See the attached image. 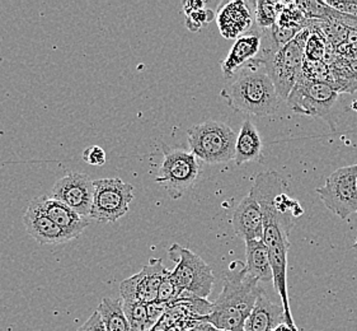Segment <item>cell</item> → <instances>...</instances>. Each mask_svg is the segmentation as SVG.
<instances>
[{"mask_svg":"<svg viewBox=\"0 0 357 331\" xmlns=\"http://www.w3.org/2000/svg\"><path fill=\"white\" fill-rule=\"evenodd\" d=\"M282 186V180L279 173L262 172L255 179L250 191L257 199L259 207L262 209L264 216V241L271 263L272 275H273V287L280 295L285 310L286 324L291 328H296L294 321L293 314L290 310V300L287 293V253L290 249L289 235L293 230V216H286L279 212L273 204V196L280 187Z\"/></svg>","mask_w":357,"mask_h":331,"instance_id":"cell-1","label":"cell"},{"mask_svg":"<svg viewBox=\"0 0 357 331\" xmlns=\"http://www.w3.org/2000/svg\"><path fill=\"white\" fill-rule=\"evenodd\" d=\"M261 290L259 281L248 273L245 264L231 263L230 272L224 278L222 290L213 303L211 314L201 317L200 321L220 330L244 331Z\"/></svg>","mask_w":357,"mask_h":331,"instance_id":"cell-2","label":"cell"},{"mask_svg":"<svg viewBox=\"0 0 357 331\" xmlns=\"http://www.w3.org/2000/svg\"><path fill=\"white\" fill-rule=\"evenodd\" d=\"M220 96L236 112L267 117L280 108V97L264 65L252 60L224 87Z\"/></svg>","mask_w":357,"mask_h":331,"instance_id":"cell-3","label":"cell"},{"mask_svg":"<svg viewBox=\"0 0 357 331\" xmlns=\"http://www.w3.org/2000/svg\"><path fill=\"white\" fill-rule=\"evenodd\" d=\"M190 151L208 165L224 163L236 157L238 135L229 125L208 120L187 131Z\"/></svg>","mask_w":357,"mask_h":331,"instance_id":"cell-4","label":"cell"},{"mask_svg":"<svg viewBox=\"0 0 357 331\" xmlns=\"http://www.w3.org/2000/svg\"><path fill=\"white\" fill-rule=\"evenodd\" d=\"M168 256L176 263L171 277L181 292V298L192 295L207 300L215 281L210 265L197 253L178 244H173L168 249Z\"/></svg>","mask_w":357,"mask_h":331,"instance_id":"cell-5","label":"cell"},{"mask_svg":"<svg viewBox=\"0 0 357 331\" xmlns=\"http://www.w3.org/2000/svg\"><path fill=\"white\" fill-rule=\"evenodd\" d=\"M312 29H301V34L287 43L284 49L264 63V69L271 78L280 98L287 100L294 87L303 75V66L305 61V45Z\"/></svg>","mask_w":357,"mask_h":331,"instance_id":"cell-6","label":"cell"},{"mask_svg":"<svg viewBox=\"0 0 357 331\" xmlns=\"http://www.w3.org/2000/svg\"><path fill=\"white\" fill-rule=\"evenodd\" d=\"M163 162L158 171L157 181L172 199L177 200L186 194L197 180L200 163L191 151L169 148L163 145Z\"/></svg>","mask_w":357,"mask_h":331,"instance_id":"cell-7","label":"cell"},{"mask_svg":"<svg viewBox=\"0 0 357 331\" xmlns=\"http://www.w3.org/2000/svg\"><path fill=\"white\" fill-rule=\"evenodd\" d=\"M340 94L331 84L307 80L301 75V80L287 97V106L299 115L321 117L335 129L332 110L336 105Z\"/></svg>","mask_w":357,"mask_h":331,"instance_id":"cell-8","label":"cell"},{"mask_svg":"<svg viewBox=\"0 0 357 331\" xmlns=\"http://www.w3.org/2000/svg\"><path fill=\"white\" fill-rule=\"evenodd\" d=\"M93 205L91 219L97 223H114L128 214L134 200V186L119 177L93 181Z\"/></svg>","mask_w":357,"mask_h":331,"instance_id":"cell-9","label":"cell"},{"mask_svg":"<svg viewBox=\"0 0 357 331\" xmlns=\"http://www.w3.org/2000/svg\"><path fill=\"white\" fill-rule=\"evenodd\" d=\"M321 202L333 214L347 219L357 213V163L331 173L324 186L317 189Z\"/></svg>","mask_w":357,"mask_h":331,"instance_id":"cell-10","label":"cell"},{"mask_svg":"<svg viewBox=\"0 0 357 331\" xmlns=\"http://www.w3.org/2000/svg\"><path fill=\"white\" fill-rule=\"evenodd\" d=\"M167 267L162 259H151L142 272L130 277L120 284L122 302H157L159 287L163 281Z\"/></svg>","mask_w":357,"mask_h":331,"instance_id":"cell-11","label":"cell"},{"mask_svg":"<svg viewBox=\"0 0 357 331\" xmlns=\"http://www.w3.org/2000/svg\"><path fill=\"white\" fill-rule=\"evenodd\" d=\"M49 195L59 202L64 203L79 216L91 219L93 205V181L84 173H68L55 182Z\"/></svg>","mask_w":357,"mask_h":331,"instance_id":"cell-12","label":"cell"},{"mask_svg":"<svg viewBox=\"0 0 357 331\" xmlns=\"http://www.w3.org/2000/svg\"><path fill=\"white\" fill-rule=\"evenodd\" d=\"M22 221L27 233L40 245H57L70 241L45 213L38 198L29 203Z\"/></svg>","mask_w":357,"mask_h":331,"instance_id":"cell-13","label":"cell"},{"mask_svg":"<svg viewBox=\"0 0 357 331\" xmlns=\"http://www.w3.org/2000/svg\"><path fill=\"white\" fill-rule=\"evenodd\" d=\"M231 226L234 233L244 242L264 240L262 209L252 191L239 203L231 218Z\"/></svg>","mask_w":357,"mask_h":331,"instance_id":"cell-14","label":"cell"},{"mask_svg":"<svg viewBox=\"0 0 357 331\" xmlns=\"http://www.w3.org/2000/svg\"><path fill=\"white\" fill-rule=\"evenodd\" d=\"M218 29L222 37L233 40L247 35L253 26V13L247 3L234 0L225 3L216 15Z\"/></svg>","mask_w":357,"mask_h":331,"instance_id":"cell-15","label":"cell"},{"mask_svg":"<svg viewBox=\"0 0 357 331\" xmlns=\"http://www.w3.org/2000/svg\"><path fill=\"white\" fill-rule=\"evenodd\" d=\"M282 324H286L282 302H275L262 287L256 304L245 321L244 331H273Z\"/></svg>","mask_w":357,"mask_h":331,"instance_id":"cell-16","label":"cell"},{"mask_svg":"<svg viewBox=\"0 0 357 331\" xmlns=\"http://www.w3.org/2000/svg\"><path fill=\"white\" fill-rule=\"evenodd\" d=\"M38 200L41 203L45 213L50 216L51 221L64 232L69 240L78 237L91 224L92 219L79 216L77 212L65 205L64 203L51 198L50 195L38 196Z\"/></svg>","mask_w":357,"mask_h":331,"instance_id":"cell-17","label":"cell"},{"mask_svg":"<svg viewBox=\"0 0 357 331\" xmlns=\"http://www.w3.org/2000/svg\"><path fill=\"white\" fill-rule=\"evenodd\" d=\"M261 50V29L259 34H247L236 38L228 57L220 63L222 74L227 80H231L241 68L248 64L257 57Z\"/></svg>","mask_w":357,"mask_h":331,"instance_id":"cell-18","label":"cell"},{"mask_svg":"<svg viewBox=\"0 0 357 331\" xmlns=\"http://www.w3.org/2000/svg\"><path fill=\"white\" fill-rule=\"evenodd\" d=\"M264 161V145L259 133L253 124L245 120L238 134L236 145L234 162L241 166L245 162H262Z\"/></svg>","mask_w":357,"mask_h":331,"instance_id":"cell-19","label":"cell"},{"mask_svg":"<svg viewBox=\"0 0 357 331\" xmlns=\"http://www.w3.org/2000/svg\"><path fill=\"white\" fill-rule=\"evenodd\" d=\"M245 267L248 273L259 281H273L268 249L264 240L245 242Z\"/></svg>","mask_w":357,"mask_h":331,"instance_id":"cell-20","label":"cell"},{"mask_svg":"<svg viewBox=\"0 0 357 331\" xmlns=\"http://www.w3.org/2000/svg\"><path fill=\"white\" fill-rule=\"evenodd\" d=\"M97 312L100 314L106 331H130L131 329L129 320L122 307L121 298H103Z\"/></svg>","mask_w":357,"mask_h":331,"instance_id":"cell-21","label":"cell"},{"mask_svg":"<svg viewBox=\"0 0 357 331\" xmlns=\"http://www.w3.org/2000/svg\"><path fill=\"white\" fill-rule=\"evenodd\" d=\"M284 4L285 3L271 0H258L255 12V21L258 29H271L272 26H275L281 10L284 9Z\"/></svg>","mask_w":357,"mask_h":331,"instance_id":"cell-22","label":"cell"},{"mask_svg":"<svg viewBox=\"0 0 357 331\" xmlns=\"http://www.w3.org/2000/svg\"><path fill=\"white\" fill-rule=\"evenodd\" d=\"M202 3H195L190 1L185 4V12H186V26L192 32H196L201 29L204 23H208L213 20L214 13L211 10L202 9Z\"/></svg>","mask_w":357,"mask_h":331,"instance_id":"cell-23","label":"cell"},{"mask_svg":"<svg viewBox=\"0 0 357 331\" xmlns=\"http://www.w3.org/2000/svg\"><path fill=\"white\" fill-rule=\"evenodd\" d=\"M303 77H305L307 80L327 83L332 86L331 68L324 61H310L305 59L304 66H303Z\"/></svg>","mask_w":357,"mask_h":331,"instance_id":"cell-24","label":"cell"},{"mask_svg":"<svg viewBox=\"0 0 357 331\" xmlns=\"http://www.w3.org/2000/svg\"><path fill=\"white\" fill-rule=\"evenodd\" d=\"M179 298H181V292H179L177 286L174 284V281L172 279L171 272L167 269L165 277H163V281H162V284L159 287L157 302L171 304V303L178 301Z\"/></svg>","mask_w":357,"mask_h":331,"instance_id":"cell-25","label":"cell"},{"mask_svg":"<svg viewBox=\"0 0 357 331\" xmlns=\"http://www.w3.org/2000/svg\"><path fill=\"white\" fill-rule=\"evenodd\" d=\"M83 159L92 166H103L106 163V152L98 145H92L83 152Z\"/></svg>","mask_w":357,"mask_h":331,"instance_id":"cell-26","label":"cell"},{"mask_svg":"<svg viewBox=\"0 0 357 331\" xmlns=\"http://www.w3.org/2000/svg\"><path fill=\"white\" fill-rule=\"evenodd\" d=\"M329 7L336 9L337 12L343 13V15H352L357 18V1L355 0H350V1H333V0H328L326 1Z\"/></svg>","mask_w":357,"mask_h":331,"instance_id":"cell-27","label":"cell"},{"mask_svg":"<svg viewBox=\"0 0 357 331\" xmlns=\"http://www.w3.org/2000/svg\"><path fill=\"white\" fill-rule=\"evenodd\" d=\"M77 331H106V328L103 325L100 314L96 310L93 315L89 317L86 323L82 325Z\"/></svg>","mask_w":357,"mask_h":331,"instance_id":"cell-28","label":"cell"},{"mask_svg":"<svg viewBox=\"0 0 357 331\" xmlns=\"http://www.w3.org/2000/svg\"><path fill=\"white\" fill-rule=\"evenodd\" d=\"M273 331H299L298 330V328H291V326H289L287 324H282L278 326L276 329Z\"/></svg>","mask_w":357,"mask_h":331,"instance_id":"cell-29","label":"cell"},{"mask_svg":"<svg viewBox=\"0 0 357 331\" xmlns=\"http://www.w3.org/2000/svg\"><path fill=\"white\" fill-rule=\"evenodd\" d=\"M188 331H207V323H204V321H200L197 326H195L193 329Z\"/></svg>","mask_w":357,"mask_h":331,"instance_id":"cell-30","label":"cell"},{"mask_svg":"<svg viewBox=\"0 0 357 331\" xmlns=\"http://www.w3.org/2000/svg\"><path fill=\"white\" fill-rule=\"evenodd\" d=\"M207 331H229V330H220V329H216L213 325L207 324Z\"/></svg>","mask_w":357,"mask_h":331,"instance_id":"cell-31","label":"cell"},{"mask_svg":"<svg viewBox=\"0 0 357 331\" xmlns=\"http://www.w3.org/2000/svg\"><path fill=\"white\" fill-rule=\"evenodd\" d=\"M351 108H352L354 111H356L357 112V100L356 101H354V103H352V106H351Z\"/></svg>","mask_w":357,"mask_h":331,"instance_id":"cell-32","label":"cell"}]
</instances>
